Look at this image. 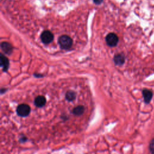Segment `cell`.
<instances>
[{
  "mask_svg": "<svg viewBox=\"0 0 154 154\" xmlns=\"http://www.w3.org/2000/svg\"><path fill=\"white\" fill-rule=\"evenodd\" d=\"M58 43L60 47L63 49H69L72 47L73 41L68 35H63L58 38Z\"/></svg>",
  "mask_w": 154,
  "mask_h": 154,
  "instance_id": "6da1fadb",
  "label": "cell"
},
{
  "mask_svg": "<svg viewBox=\"0 0 154 154\" xmlns=\"http://www.w3.org/2000/svg\"><path fill=\"white\" fill-rule=\"evenodd\" d=\"M30 106L28 105L25 103L19 105L16 109V112L17 115L20 117H26L28 116L30 113Z\"/></svg>",
  "mask_w": 154,
  "mask_h": 154,
  "instance_id": "7a4b0ae2",
  "label": "cell"
},
{
  "mask_svg": "<svg viewBox=\"0 0 154 154\" xmlns=\"http://www.w3.org/2000/svg\"><path fill=\"white\" fill-rule=\"evenodd\" d=\"M105 41L106 44L111 46V47H114L116 46L119 42V38L117 35L114 34V33H109L105 38Z\"/></svg>",
  "mask_w": 154,
  "mask_h": 154,
  "instance_id": "3957f363",
  "label": "cell"
},
{
  "mask_svg": "<svg viewBox=\"0 0 154 154\" xmlns=\"http://www.w3.org/2000/svg\"><path fill=\"white\" fill-rule=\"evenodd\" d=\"M40 38L43 43L49 44L52 42L54 39V35L51 31L46 30L41 34Z\"/></svg>",
  "mask_w": 154,
  "mask_h": 154,
  "instance_id": "277c9868",
  "label": "cell"
},
{
  "mask_svg": "<svg viewBox=\"0 0 154 154\" xmlns=\"http://www.w3.org/2000/svg\"><path fill=\"white\" fill-rule=\"evenodd\" d=\"M1 46L2 50L5 54L10 55L13 52V46L8 42H2Z\"/></svg>",
  "mask_w": 154,
  "mask_h": 154,
  "instance_id": "5b68a950",
  "label": "cell"
},
{
  "mask_svg": "<svg viewBox=\"0 0 154 154\" xmlns=\"http://www.w3.org/2000/svg\"><path fill=\"white\" fill-rule=\"evenodd\" d=\"M142 93H143V96L144 97V102L146 103H149L150 102L153 96L152 91L149 89H144Z\"/></svg>",
  "mask_w": 154,
  "mask_h": 154,
  "instance_id": "8992f818",
  "label": "cell"
},
{
  "mask_svg": "<svg viewBox=\"0 0 154 154\" xmlns=\"http://www.w3.org/2000/svg\"><path fill=\"white\" fill-rule=\"evenodd\" d=\"M46 99L43 96H38L36 97L34 99V105L38 108H41L43 106L46 104Z\"/></svg>",
  "mask_w": 154,
  "mask_h": 154,
  "instance_id": "52a82bcc",
  "label": "cell"
},
{
  "mask_svg": "<svg viewBox=\"0 0 154 154\" xmlns=\"http://www.w3.org/2000/svg\"><path fill=\"white\" fill-rule=\"evenodd\" d=\"M0 59H1V65L3 69V70L4 72L7 71L9 67V61L8 58L3 54H1Z\"/></svg>",
  "mask_w": 154,
  "mask_h": 154,
  "instance_id": "ba28073f",
  "label": "cell"
},
{
  "mask_svg": "<svg viewBox=\"0 0 154 154\" xmlns=\"http://www.w3.org/2000/svg\"><path fill=\"white\" fill-rule=\"evenodd\" d=\"M114 61L116 65H122L125 63V57L121 54H117L114 56Z\"/></svg>",
  "mask_w": 154,
  "mask_h": 154,
  "instance_id": "9c48e42d",
  "label": "cell"
},
{
  "mask_svg": "<svg viewBox=\"0 0 154 154\" xmlns=\"http://www.w3.org/2000/svg\"><path fill=\"white\" fill-rule=\"evenodd\" d=\"M84 110H85V108L83 106L78 105L73 109L72 112L73 114L76 116H80L84 113Z\"/></svg>",
  "mask_w": 154,
  "mask_h": 154,
  "instance_id": "30bf717a",
  "label": "cell"
},
{
  "mask_svg": "<svg viewBox=\"0 0 154 154\" xmlns=\"http://www.w3.org/2000/svg\"><path fill=\"white\" fill-rule=\"evenodd\" d=\"M76 98V93L73 91L69 90L66 94V99L68 101H72Z\"/></svg>",
  "mask_w": 154,
  "mask_h": 154,
  "instance_id": "8fae6325",
  "label": "cell"
},
{
  "mask_svg": "<svg viewBox=\"0 0 154 154\" xmlns=\"http://www.w3.org/2000/svg\"><path fill=\"white\" fill-rule=\"evenodd\" d=\"M149 148H150V152L154 154V138L152 140V141H150V146H149Z\"/></svg>",
  "mask_w": 154,
  "mask_h": 154,
  "instance_id": "7c38bea8",
  "label": "cell"
},
{
  "mask_svg": "<svg viewBox=\"0 0 154 154\" xmlns=\"http://www.w3.org/2000/svg\"><path fill=\"white\" fill-rule=\"evenodd\" d=\"M93 1L96 4H100L103 1V0H93Z\"/></svg>",
  "mask_w": 154,
  "mask_h": 154,
  "instance_id": "4fadbf2b",
  "label": "cell"
}]
</instances>
